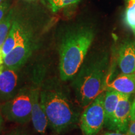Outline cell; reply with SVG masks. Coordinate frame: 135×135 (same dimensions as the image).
<instances>
[{
  "mask_svg": "<svg viewBox=\"0 0 135 135\" xmlns=\"http://www.w3.org/2000/svg\"><path fill=\"white\" fill-rule=\"evenodd\" d=\"M104 93H101L81 114L80 126L83 135H97L105 123Z\"/></svg>",
  "mask_w": 135,
  "mask_h": 135,
  "instance_id": "cell-5",
  "label": "cell"
},
{
  "mask_svg": "<svg viewBox=\"0 0 135 135\" xmlns=\"http://www.w3.org/2000/svg\"><path fill=\"white\" fill-rule=\"evenodd\" d=\"M124 22L135 35V0H127Z\"/></svg>",
  "mask_w": 135,
  "mask_h": 135,
  "instance_id": "cell-15",
  "label": "cell"
},
{
  "mask_svg": "<svg viewBox=\"0 0 135 135\" xmlns=\"http://www.w3.org/2000/svg\"><path fill=\"white\" fill-rule=\"evenodd\" d=\"M47 1V3H48V4L50 5V7L51 9H53V8L55 7V6L57 2L58 1V0H45Z\"/></svg>",
  "mask_w": 135,
  "mask_h": 135,
  "instance_id": "cell-20",
  "label": "cell"
},
{
  "mask_svg": "<svg viewBox=\"0 0 135 135\" xmlns=\"http://www.w3.org/2000/svg\"><path fill=\"white\" fill-rule=\"evenodd\" d=\"M80 1V0H58V1L55 6V7L52 9V11L53 12H56V11H57L58 10L61 9V8L69 6V5L75 4V3L79 2Z\"/></svg>",
  "mask_w": 135,
  "mask_h": 135,
  "instance_id": "cell-16",
  "label": "cell"
},
{
  "mask_svg": "<svg viewBox=\"0 0 135 135\" xmlns=\"http://www.w3.org/2000/svg\"><path fill=\"white\" fill-rule=\"evenodd\" d=\"M41 82L35 84L32 97L31 120L34 129L37 133L43 134L49 126L48 118L40 102V86Z\"/></svg>",
  "mask_w": 135,
  "mask_h": 135,
  "instance_id": "cell-9",
  "label": "cell"
},
{
  "mask_svg": "<svg viewBox=\"0 0 135 135\" xmlns=\"http://www.w3.org/2000/svg\"><path fill=\"white\" fill-rule=\"evenodd\" d=\"M40 97L49 126L55 133L67 132L80 122V111L58 80L51 79L41 83Z\"/></svg>",
  "mask_w": 135,
  "mask_h": 135,
  "instance_id": "cell-1",
  "label": "cell"
},
{
  "mask_svg": "<svg viewBox=\"0 0 135 135\" xmlns=\"http://www.w3.org/2000/svg\"><path fill=\"white\" fill-rule=\"evenodd\" d=\"M108 68L109 58L106 53L84 60L73 82L76 102L81 108H85L105 89Z\"/></svg>",
  "mask_w": 135,
  "mask_h": 135,
  "instance_id": "cell-3",
  "label": "cell"
},
{
  "mask_svg": "<svg viewBox=\"0 0 135 135\" xmlns=\"http://www.w3.org/2000/svg\"><path fill=\"white\" fill-rule=\"evenodd\" d=\"M13 20H14L13 11L11 10L0 21V49L9 34Z\"/></svg>",
  "mask_w": 135,
  "mask_h": 135,
  "instance_id": "cell-14",
  "label": "cell"
},
{
  "mask_svg": "<svg viewBox=\"0 0 135 135\" xmlns=\"http://www.w3.org/2000/svg\"><path fill=\"white\" fill-rule=\"evenodd\" d=\"M21 21L15 20L14 18L9 34L0 49V65H3L4 58L15 48L19 42L21 37Z\"/></svg>",
  "mask_w": 135,
  "mask_h": 135,
  "instance_id": "cell-12",
  "label": "cell"
},
{
  "mask_svg": "<svg viewBox=\"0 0 135 135\" xmlns=\"http://www.w3.org/2000/svg\"><path fill=\"white\" fill-rule=\"evenodd\" d=\"M5 135H28L25 131L20 130V129H15L11 132H9L8 134Z\"/></svg>",
  "mask_w": 135,
  "mask_h": 135,
  "instance_id": "cell-19",
  "label": "cell"
},
{
  "mask_svg": "<svg viewBox=\"0 0 135 135\" xmlns=\"http://www.w3.org/2000/svg\"><path fill=\"white\" fill-rule=\"evenodd\" d=\"M129 97L130 95L124 94L119 100L112 118L105 125L109 130L127 132L132 117L133 106Z\"/></svg>",
  "mask_w": 135,
  "mask_h": 135,
  "instance_id": "cell-7",
  "label": "cell"
},
{
  "mask_svg": "<svg viewBox=\"0 0 135 135\" xmlns=\"http://www.w3.org/2000/svg\"><path fill=\"white\" fill-rule=\"evenodd\" d=\"M20 70L5 67L0 73V100L5 102L14 97L21 88Z\"/></svg>",
  "mask_w": 135,
  "mask_h": 135,
  "instance_id": "cell-8",
  "label": "cell"
},
{
  "mask_svg": "<svg viewBox=\"0 0 135 135\" xmlns=\"http://www.w3.org/2000/svg\"><path fill=\"white\" fill-rule=\"evenodd\" d=\"M36 46L33 31L25 25L22 26L21 37L15 48L3 60L5 67L20 69L31 56Z\"/></svg>",
  "mask_w": 135,
  "mask_h": 135,
  "instance_id": "cell-6",
  "label": "cell"
},
{
  "mask_svg": "<svg viewBox=\"0 0 135 135\" xmlns=\"http://www.w3.org/2000/svg\"><path fill=\"white\" fill-rule=\"evenodd\" d=\"M117 63L121 73H135V40H128L121 44L118 50Z\"/></svg>",
  "mask_w": 135,
  "mask_h": 135,
  "instance_id": "cell-10",
  "label": "cell"
},
{
  "mask_svg": "<svg viewBox=\"0 0 135 135\" xmlns=\"http://www.w3.org/2000/svg\"><path fill=\"white\" fill-rule=\"evenodd\" d=\"M94 37V30L86 25L73 27L64 34L59 48V71L62 81L72 80L75 76Z\"/></svg>",
  "mask_w": 135,
  "mask_h": 135,
  "instance_id": "cell-2",
  "label": "cell"
},
{
  "mask_svg": "<svg viewBox=\"0 0 135 135\" xmlns=\"http://www.w3.org/2000/svg\"><path fill=\"white\" fill-rule=\"evenodd\" d=\"M3 124H4V118L1 114V111H0V133L2 131L3 128Z\"/></svg>",
  "mask_w": 135,
  "mask_h": 135,
  "instance_id": "cell-22",
  "label": "cell"
},
{
  "mask_svg": "<svg viewBox=\"0 0 135 135\" xmlns=\"http://www.w3.org/2000/svg\"><path fill=\"white\" fill-rule=\"evenodd\" d=\"M106 86L107 89H112L123 94L135 93V73H121L111 83H107Z\"/></svg>",
  "mask_w": 135,
  "mask_h": 135,
  "instance_id": "cell-11",
  "label": "cell"
},
{
  "mask_svg": "<svg viewBox=\"0 0 135 135\" xmlns=\"http://www.w3.org/2000/svg\"><path fill=\"white\" fill-rule=\"evenodd\" d=\"M4 1V0H0V4H1V3H2Z\"/></svg>",
  "mask_w": 135,
  "mask_h": 135,
  "instance_id": "cell-23",
  "label": "cell"
},
{
  "mask_svg": "<svg viewBox=\"0 0 135 135\" xmlns=\"http://www.w3.org/2000/svg\"><path fill=\"white\" fill-rule=\"evenodd\" d=\"M33 87H22L14 97L1 104L0 111L3 118L21 124L31 121Z\"/></svg>",
  "mask_w": 135,
  "mask_h": 135,
  "instance_id": "cell-4",
  "label": "cell"
},
{
  "mask_svg": "<svg viewBox=\"0 0 135 135\" xmlns=\"http://www.w3.org/2000/svg\"><path fill=\"white\" fill-rule=\"evenodd\" d=\"M123 95L124 94L121 93L112 89H107L106 93H104V108L106 116L104 125H106L110 121L117 107L118 103Z\"/></svg>",
  "mask_w": 135,
  "mask_h": 135,
  "instance_id": "cell-13",
  "label": "cell"
},
{
  "mask_svg": "<svg viewBox=\"0 0 135 135\" xmlns=\"http://www.w3.org/2000/svg\"><path fill=\"white\" fill-rule=\"evenodd\" d=\"M126 133L128 135H135V119L132 120L130 122Z\"/></svg>",
  "mask_w": 135,
  "mask_h": 135,
  "instance_id": "cell-18",
  "label": "cell"
},
{
  "mask_svg": "<svg viewBox=\"0 0 135 135\" xmlns=\"http://www.w3.org/2000/svg\"><path fill=\"white\" fill-rule=\"evenodd\" d=\"M9 8V3L7 1H4L0 4V21L3 19V18L9 12L8 10Z\"/></svg>",
  "mask_w": 135,
  "mask_h": 135,
  "instance_id": "cell-17",
  "label": "cell"
},
{
  "mask_svg": "<svg viewBox=\"0 0 135 135\" xmlns=\"http://www.w3.org/2000/svg\"><path fill=\"white\" fill-rule=\"evenodd\" d=\"M103 135H128L126 133H120V132H106Z\"/></svg>",
  "mask_w": 135,
  "mask_h": 135,
  "instance_id": "cell-21",
  "label": "cell"
}]
</instances>
